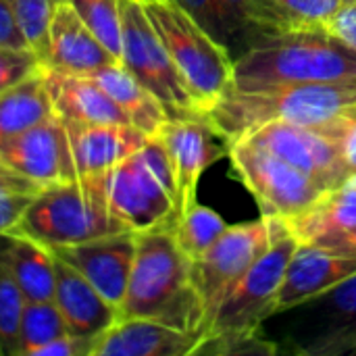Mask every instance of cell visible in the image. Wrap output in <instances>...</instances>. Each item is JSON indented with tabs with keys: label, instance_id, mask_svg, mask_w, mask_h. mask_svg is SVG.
<instances>
[{
	"label": "cell",
	"instance_id": "e575fe53",
	"mask_svg": "<svg viewBox=\"0 0 356 356\" xmlns=\"http://www.w3.org/2000/svg\"><path fill=\"white\" fill-rule=\"evenodd\" d=\"M175 2L184 10H188L213 38H217L221 44H225V27H223V21H221L217 0H175Z\"/></svg>",
	"mask_w": 356,
	"mask_h": 356
},
{
	"label": "cell",
	"instance_id": "44dd1931",
	"mask_svg": "<svg viewBox=\"0 0 356 356\" xmlns=\"http://www.w3.org/2000/svg\"><path fill=\"white\" fill-rule=\"evenodd\" d=\"M52 300L73 336L98 338L119 319V309L111 305L79 271L58 259Z\"/></svg>",
	"mask_w": 356,
	"mask_h": 356
},
{
	"label": "cell",
	"instance_id": "4fadbf2b",
	"mask_svg": "<svg viewBox=\"0 0 356 356\" xmlns=\"http://www.w3.org/2000/svg\"><path fill=\"white\" fill-rule=\"evenodd\" d=\"M156 138L165 144L171 159L175 188H177V221L196 202L198 184L202 173L227 154V144H217L221 140L202 115L175 117L169 119Z\"/></svg>",
	"mask_w": 356,
	"mask_h": 356
},
{
	"label": "cell",
	"instance_id": "2e32d148",
	"mask_svg": "<svg viewBox=\"0 0 356 356\" xmlns=\"http://www.w3.org/2000/svg\"><path fill=\"white\" fill-rule=\"evenodd\" d=\"M356 273V257L332 248L300 242L290 257L275 302V315H284L342 284Z\"/></svg>",
	"mask_w": 356,
	"mask_h": 356
},
{
	"label": "cell",
	"instance_id": "3957f363",
	"mask_svg": "<svg viewBox=\"0 0 356 356\" xmlns=\"http://www.w3.org/2000/svg\"><path fill=\"white\" fill-rule=\"evenodd\" d=\"M355 77L356 52L327 29L263 35L234 60V88L342 81Z\"/></svg>",
	"mask_w": 356,
	"mask_h": 356
},
{
	"label": "cell",
	"instance_id": "836d02e7",
	"mask_svg": "<svg viewBox=\"0 0 356 356\" xmlns=\"http://www.w3.org/2000/svg\"><path fill=\"white\" fill-rule=\"evenodd\" d=\"M40 56L29 48H6L0 46V92L17 86L42 69Z\"/></svg>",
	"mask_w": 356,
	"mask_h": 356
},
{
	"label": "cell",
	"instance_id": "d6986e66",
	"mask_svg": "<svg viewBox=\"0 0 356 356\" xmlns=\"http://www.w3.org/2000/svg\"><path fill=\"white\" fill-rule=\"evenodd\" d=\"M63 125L69 140V154L75 177L100 175L111 171L121 161L138 152L150 138L134 125H79L65 121Z\"/></svg>",
	"mask_w": 356,
	"mask_h": 356
},
{
	"label": "cell",
	"instance_id": "d4e9b609",
	"mask_svg": "<svg viewBox=\"0 0 356 356\" xmlns=\"http://www.w3.org/2000/svg\"><path fill=\"white\" fill-rule=\"evenodd\" d=\"M298 242H317L356 225V179L325 192L307 213L286 221Z\"/></svg>",
	"mask_w": 356,
	"mask_h": 356
},
{
	"label": "cell",
	"instance_id": "8d00e7d4",
	"mask_svg": "<svg viewBox=\"0 0 356 356\" xmlns=\"http://www.w3.org/2000/svg\"><path fill=\"white\" fill-rule=\"evenodd\" d=\"M327 31L356 52V0L344 4L327 25Z\"/></svg>",
	"mask_w": 356,
	"mask_h": 356
},
{
	"label": "cell",
	"instance_id": "7c38bea8",
	"mask_svg": "<svg viewBox=\"0 0 356 356\" xmlns=\"http://www.w3.org/2000/svg\"><path fill=\"white\" fill-rule=\"evenodd\" d=\"M344 136L346 131L267 123L244 136V140L277 154L280 159L321 181L327 190H334L350 179L344 159Z\"/></svg>",
	"mask_w": 356,
	"mask_h": 356
},
{
	"label": "cell",
	"instance_id": "8fae6325",
	"mask_svg": "<svg viewBox=\"0 0 356 356\" xmlns=\"http://www.w3.org/2000/svg\"><path fill=\"white\" fill-rule=\"evenodd\" d=\"M294 311V309H292ZM290 353L302 356L356 355V273L325 294L296 307Z\"/></svg>",
	"mask_w": 356,
	"mask_h": 356
},
{
	"label": "cell",
	"instance_id": "e0dca14e",
	"mask_svg": "<svg viewBox=\"0 0 356 356\" xmlns=\"http://www.w3.org/2000/svg\"><path fill=\"white\" fill-rule=\"evenodd\" d=\"M198 336L159 319H117L98 336L94 356H194Z\"/></svg>",
	"mask_w": 356,
	"mask_h": 356
},
{
	"label": "cell",
	"instance_id": "d590c367",
	"mask_svg": "<svg viewBox=\"0 0 356 356\" xmlns=\"http://www.w3.org/2000/svg\"><path fill=\"white\" fill-rule=\"evenodd\" d=\"M0 46L29 48V42H27V38L19 25V19H17L8 0H0Z\"/></svg>",
	"mask_w": 356,
	"mask_h": 356
},
{
	"label": "cell",
	"instance_id": "7a4b0ae2",
	"mask_svg": "<svg viewBox=\"0 0 356 356\" xmlns=\"http://www.w3.org/2000/svg\"><path fill=\"white\" fill-rule=\"evenodd\" d=\"M298 238L280 219L271 246L225 296L200 336L194 356L277 355L275 342L263 334V323L275 317L277 290L286 265L298 248Z\"/></svg>",
	"mask_w": 356,
	"mask_h": 356
},
{
	"label": "cell",
	"instance_id": "4dcf8cb0",
	"mask_svg": "<svg viewBox=\"0 0 356 356\" xmlns=\"http://www.w3.org/2000/svg\"><path fill=\"white\" fill-rule=\"evenodd\" d=\"M25 296L0 265V356H19V327Z\"/></svg>",
	"mask_w": 356,
	"mask_h": 356
},
{
	"label": "cell",
	"instance_id": "603a6c76",
	"mask_svg": "<svg viewBox=\"0 0 356 356\" xmlns=\"http://www.w3.org/2000/svg\"><path fill=\"white\" fill-rule=\"evenodd\" d=\"M92 77L129 117L131 125L146 136H156L171 119L165 104L131 73L121 60L104 65L90 73Z\"/></svg>",
	"mask_w": 356,
	"mask_h": 356
},
{
	"label": "cell",
	"instance_id": "83f0119b",
	"mask_svg": "<svg viewBox=\"0 0 356 356\" xmlns=\"http://www.w3.org/2000/svg\"><path fill=\"white\" fill-rule=\"evenodd\" d=\"M67 334V323L54 300H25L19 327V356H35L40 348Z\"/></svg>",
	"mask_w": 356,
	"mask_h": 356
},
{
	"label": "cell",
	"instance_id": "ffe728a7",
	"mask_svg": "<svg viewBox=\"0 0 356 356\" xmlns=\"http://www.w3.org/2000/svg\"><path fill=\"white\" fill-rule=\"evenodd\" d=\"M46 90L54 115L65 123L96 125L117 123L131 125L121 106L88 75H71L44 67Z\"/></svg>",
	"mask_w": 356,
	"mask_h": 356
},
{
	"label": "cell",
	"instance_id": "d6a6232c",
	"mask_svg": "<svg viewBox=\"0 0 356 356\" xmlns=\"http://www.w3.org/2000/svg\"><path fill=\"white\" fill-rule=\"evenodd\" d=\"M221 21L225 27V44L234 54V60L244 52L254 40H259L252 23V2L250 0H217Z\"/></svg>",
	"mask_w": 356,
	"mask_h": 356
},
{
	"label": "cell",
	"instance_id": "ac0fdd59",
	"mask_svg": "<svg viewBox=\"0 0 356 356\" xmlns=\"http://www.w3.org/2000/svg\"><path fill=\"white\" fill-rule=\"evenodd\" d=\"M115 60L119 58L94 35L77 13L65 0L56 2L44 67L71 75H90Z\"/></svg>",
	"mask_w": 356,
	"mask_h": 356
},
{
	"label": "cell",
	"instance_id": "7402d4cb",
	"mask_svg": "<svg viewBox=\"0 0 356 356\" xmlns=\"http://www.w3.org/2000/svg\"><path fill=\"white\" fill-rule=\"evenodd\" d=\"M0 265L10 273L25 300H52L56 257L52 250L23 234H0Z\"/></svg>",
	"mask_w": 356,
	"mask_h": 356
},
{
	"label": "cell",
	"instance_id": "30bf717a",
	"mask_svg": "<svg viewBox=\"0 0 356 356\" xmlns=\"http://www.w3.org/2000/svg\"><path fill=\"white\" fill-rule=\"evenodd\" d=\"M121 56L131 71L167 108L169 117L200 115L184 79L179 77L163 40L150 23L142 0H119Z\"/></svg>",
	"mask_w": 356,
	"mask_h": 356
},
{
	"label": "cell",
	"instance_id": "484cf974",
	"mask_svg": "<svg viewBox=\"0 0 356 356\" xmlns=\"http://www.w3.org/2000/svg\"><path fill=\"white\" fill-rule=\"evenodd\" d=\"M54 115L46 81L44 67L17 86L0 92V142L13 138Z\"/></svg>",
	"mask_w": 356,
	"mask_h": 356
},
{
	"label": "cell",
	"instance_id": "8992f818",
	"mask_svg": "<svg viewBox=\"0 0 356 356\" xmlns=\"http://www.w3.org/2000/svg\"><path fill=\"white\" fill-rule=\"evenodd\" d=\"M200 115L234 88V54L175 0H142Z\"/></svg>",
	"mask_w": 356,
	"mask_h": 356
},
{
	"label": "cell",
	"instance_id": "4316f807",
	"mask_svg": "<svg viewBox=\"0 0 356 356\" xmlns=\"http://www.w3.org/2000/svg\"><path fill=\"white\" fill-rule=\"evenodd\" d=\"M227 227L229 223L219 213H215L213 209L196 200L177 221L173 236H175L179 250L186 254V259L196 261L219 240V236Z\"/></svg>",
	"mask_w": 356,
	"mask_h": 356
},
{
	"label": "cell",
	"instance_id": "ba28073f",
	"mask_svg": "<svg viewBox=\"0 0 356 356\" xmlns=\"http://www.w3.org/2000/svg\"><path fill=\"white\" fill-rule=\"evenodd\" d=\"M277 225L280 219L263 215L259 221L229 225L200 259L190 261L192 288L200 307L198 338L209 327L225 296L271 246Z\"/></svg>",
	"mask_w": 356,
	"mask_h": 356
},
{
	"label": "cell",
	"instance_id": "277c9868",
	"mask_svg": "<svg viewBox=\"0 0 356 356\" xmlns=\"http://www.w3.org/2000/svg\"><path fill=\"white\" fill-rule=\"evenodd\" d=\"M148 317L198 336L200 307L190 277V261L171 229L136 234V257L119 307V319ZM200 340V338H198Z\"/></svg>",
	"mask_w": 356,
	"mask_h": 356
},
{
	"label": "cell",
	"instance_id": "f1b7e54d",
	"mask_svg": "<svg viewBox=\"0 0 356 356\" xmlns=\"http://www.w3.org/2000/svg\"><path fill=\"white\" fill-rule=\"evenodd\" d=\"M44 186L0 163V234L10 232Z\"/></svg>",
	"mask_w": 356,
	"mask_h": 356
},
{
	"label": "cell",
	"instance_id": "1f68e13d",
	"mask_svg": "<svg viewBox=\"0 0 356 356\" xmlns=\"http://www.w3.org/2000/svg\"><path fill=\"white\" fill-rule=\"evenodd\" d=\"M19 25L29 42V48L40 56L42 65L46 58L48 50V31H50V21L56 8L58 0H8Z\"/></svg>",
	"mask_w": 356,
	"mask_h": 356
},
{
	"label": "cell",
	"instance_id": "f546056e",
	"mask_svg": "<svg viewBox=\"0 0 356 356\" xmlns=\"http://www.w3.org/2000/svg\"><path fill=\"white\" fill-rule=\"evenodd\" d=\"M94 35L119 58L121 56V10L119 0H65Z\"/></svg>",
	"mask_w": 356,
	"mask_h": 356
},
{
	"label": "cell",
	"instance_id": "52a82bcc",
	"mask_svg": "<svg viewBox=\"0 0 356 356\" xmlns=\"http://www.w3.org/2000/svg\"><path fill=\"white\" fill-rule=\"evenodd\" d=\"M106 200L113 215L134 234L175 229L177 188L171 159L156 136L106 173Z\"/></svg>",
	"mask_w": 356,
	"mask_h": 356
},
{
	"label": "cell",
	"instance_id": "cb8c5ba5",
	"mask_svg": "<svg viewBox=\"0 0 356 356\" xmlns=\"http://www.w3.org/2000/svg\"><path fill=\"white\" fill-rule=\"evenodd\" d=\"M257 35L300 29H327L334 15L350 0H250Z\"/></svg>",
	"mask_w": 356,
	"mask_h": 356
},
{
	"label": "cell",
	"instance_id": "ab89813d",
	"mask_svg": "<svg viewBox=\"0 0 356 356\" xmlns=\"http://www.w3.org/2000/svg\"><path fill=\"white\" fill-rule=\"evenodd\" d=\"M355 179H356V177H355Z\"/></svg>",
	"mask_w": 356,
	"mask_h": 356
},
{
	"label": "cell",
	"instance_id": "5bb4252c",
	"mask_svg": "<svg viewBox=\"0 0 356 356\" xmlns=\"http://www.w3.org/2000/svg\"><path fill=\"white\" fill-rule=\"evenodd\" d=\"M50 250L58 261L79 271L111 305L121 307L136 257L134 232L111 234Z\"/></svg>",
	"mask_w": 356,
	"mask_h": 356
},
{
	"label": "cell",
	"instance_id": "f35d334b",
	"mask_svg": "<svg viewBox=\"0 0 356 356\" xmlns=\"http://www.w3.org/2000/svg\"><path fill=\"white\" fill-rule=\"evenodd\" d=\"M344 159H346L350 177H356V123L344 136Z\"/></svg>",
	"mask_w": 356,
	"mask_h": 356
},
{
	"label": "cell",
	"instance_id": "5b68a950",
	"mask_svg": "<svg viewBox=\"0 0 356 356\" xmlns=\"http://www.w3.org/2000/svg\"><path fill=\"white\" fill-rule=\"evenodd\" d=\"M106 173L79 175L44 186L10 232L48 248L129 232L108 207Z\"/></svg>",
	"mask_w": 356,
	"mask_h": 356
},
{
	"label": "cell",
	"instance_id": "6da1fadb",
	"mask_svg": "<svg viewBox=\"0 0 356 356\" xmlns=\"http://www.w3.org/2000/svg\"><path fill=\"white\" fill-rule=\"evenodd\" d=\"M202 117L225 144L267 123L348 131L356 123V77L342 81L232 88Z\"/></svg>",
	"mask_w": 356,
	"mask_h": 356
},
{
	"label": "cell",
	"instance_id": "74e56055",
	"mask_svg": "<svg viewBox=\"0 0 356 356\" xmlns=\"http://www.w3.org/2000/svg\"><path fill=\"white\" fill-rule=\"evenodd\" d=\"M309 244H319V246L332 248L336 252H342V254H348V257H356V225L355 227L344 229V232L325 236V238H321L317 242H309Z\"/></svg>",
	"mask_w": 356,
	"mask_h": 356
},
{
	"label": "cell",
	"instance_id": "9c48e42d",
	"mask_svg": "<svg viewBox=\"0 0 356 356\" xmlns=\"http://www.w3.org/2000/svg\"><path fill=\"white\" fill-rule=\"evenodd\" d=\"M227 156L263 217L290 221L330 192L309 173L244 138L227 144Z\"/></svg>",
	"mask_w": 356,
	"mask_h": 356
},
{
	"label": "cell",
	"instance_id": "9a60e30c",
	"mask_svg": "<svg viewBox=\"0 0 356 356\" xmlns=\"http://www.w3.org/2000/svg\"><path fill=\"white\" fill-rule=\"evenodd\" d=\"M0 163L42 186L75 177L67 131L56 115L2 140Z\"/></svg>",
	"mask_w": 356,
	"mask_h": 356
}]
</instances>
